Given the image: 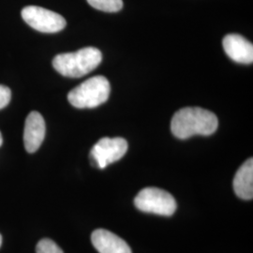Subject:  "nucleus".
<instances>
[{
    "label": "nucleus",
    "mask_w": 253,
    "mask_h": 253,
    "mask_svg": "<svg viewBox=\"0 0 253 253\" xmlns=\"http://www.w3.org/2000/svg\"><path fill=\"white\" fill-rule=\"evenodd\" d=\"M217 126L216 115L200 107L180 109L173 115L171 122L172 134L182 140L193 135H211Z\"/></svg>",
    "instance_id": "nucleus-1"
},
{
    "label": "nucleus",
    "mask_w": 253,
    "mask_h": 253,
    "mask_svg": "<svg viewBox=\"0 0 253 253\" xmlns=\"http://www.w3.org/2000/svg\"><path fill=\"white\" fill-rule=\"evenodd\" d=\"M101 59L102 54L99 49L86 47L73 53L57 54L54 56L53 66L65 77L80 78L95 70Z\"/></svg>",
    "instance_id": "nucleus-2"
},
{
    "label": "nucleus",
    "mask_w": 253,
    "mask_h": 253,
    "mask_svg": "<svg viewBox=\"0 0 253 253\" xmlns=\"http://www.w3.org/2000/svg\"><path fill=\"white\" fill-rule=\"evenodd\" d=\"M110 90V83L104 76H95L73 88L68 100L75 108H95L107 101Z\"/></svg>",
    "instance_id": "nucleus-3"
},
{
    "label": "nucleus",
    "mask_w": 253,
    "mask_h": 253,
    "mask_svg": "<svg viewBox=\"0 0 253 253\" xmlns=\"http://www.w3.org/2000/svg\"><path fill=\"white\" fill-rule=\"evenodd\" d=\"M134 205L139 210L160 216L170 217L176 210V202L172 195L158 188H145L134 199Z\"/></svg>",
    "instance_id": "nucleus-4"
},
{
    "label": "nucleus",
    "mask_w": 253,
    "mask_h": 253,
    "mask_svg": "<svg viewBox=\"0 0 253 253\" xmlns=\"http://www.w3.org/2000/svg\"><path fill=\"white\" fill-rule=\"evenodd\" d=\"M21 14L28 26L42 33L59 32L67 25L60 14L38 6L26 7L22 9Z\"/></svg>",
    "instance_id": "nucleus-5"
},
{
    "label": "nucleus",
    "mask_w": 253,
    "mask_h": 253,
    "mask_svg": "<svg viewBox=\"0 0 253 253\" xmlns=\"http://www.w3.org/2000/svg\"><path fill=\"white\" fill-rule=\"evenodd\" d=\"M127 151L126 140L120 137L102 138L91 149V164L104 169L111 163L122 159Z\"/></svg>",
    "instance_id": "nucleus-6"
},
{
    "label": "nucleus",
    "mask_w": 253,
    "mask_h": 253,
    "mask_svg": "<svg viewBox=\"0 0 253 253\" xmlns=\"http://www.w3.org/2000/svg\"><path fill=\"white\" fill-rule=\"evenodd\" d=\"M45 121L36 111L31 112L26 119L24 144L28 153H34L41 147L45 137Z\"/></svg>",
    "instance_id": "nucleus-7"
},
{
    "label": "nucleus",
    "mask_w": 253,
    "mask_h": 253,
    "mask_svg": "<svg viewBox=\"0 0 253 253\" xmlns=\"http://www.w3.org/2000/svg\"><path fill=\"white\" fill-rule=\"evenodd\" d=\"M222 45L227 55L235 62L251 64L253 61V45L244 37L229 34L224 37Z\"/></svg>",
    "instance_id": "nucleus-8"
},
{
    "label": "nucleus",
    "mask_w": 253,
    "mask_h": 253,
    "mask_svg": "<svg viewBox=\"0 0 253 253\" xmlns=\"http://www.w3.org/2000/svg\"><path fill=\"white\" fill-rule=\"evenodd\" d=\"M91 241L100 253H131L129 246L122 238L104 229L95 230Z\"/></svg>",
    "instance_id": "nucleus-9"
},
{
    "label": "nucleus",
    "mask_w": 253,
    "mask_h": 253,
    "mask_svg": "<svg viewBox=\"0 0 253 253\" xmlns=\"http://www.w3.org/2000/svg\"><path fill=\"white\" fill-rule=\"evenodd\" d=\"M234 190L240 199L253 198V160L251 158L238 169L234 178Z\"/></svg>",
    "instance_id": "nucleus-10"
},
{
    "label": "nucleus",
    "mask_w": 253,
    "mask_h": 253,
    "mask_svg": "<svg viewBox=\"0 0 253 253\" xmlns=\"http://www.w3.org/2000/svg\"><path fill=\"white\" fill-rule=\"evenodd\" d=\"M94 9L105 12H118L123 8L122 0H87Z\"/></svg>",
    "instance_id": "nucleus-11"
},
{
    "label": "nucleus",
    "mask_w": 253,
    "mask_h": 253,
    "mask_svg": "<svg viewBox=\"0 0 253 253\" xmlns=\"http://www.w3.org/2000/svg\"><path fill=\"white\" fill-rule=\"evenodd\" d=\"M37 253H64L63 251L54 243L53 240L44 238L42 239L36 248Z\"/></svg>",
    "instance_id": "nucleus-12"
},
{
    "label": "nucleus",
    "mask_w": 253,
    "mask_h": 253,
    "mask_svg": "<svg viewBox=\"0 0 253 253\" xmlns=\"http://www.w3.org/2000/svg\"><path fill=\"white\" fill-rule=\"evenodd\" d=\"M11 91L8 86L0 84V110L5 108L10 101Z\"/></svg>",
    "instance_id": "nucleus-13"
},
{
    "label": "nucleus",
    "mask_w": 253,
    "mask_h": 253,
    "mask_svg": "<svg viewBox=\"0 0 253 253\" xmlns=\"http://www.w3.org/2000/svg\"><path fill=\"white\" fill-rule=\"evenodd\" d=\"M2 143H3V138H2V134L0 132V146L2 145Z\"/></svg>",
    "instance_id": "nucleus-14"
},
{
    "label": "nucleus",
    "mask_w": 253,
    "mask_h": 253,
    "mask_svg": "<svg viewBox=\"0 0 253 253\" xmlns=\"http://www.w3.org/2000/svg\"><path fill=\"white\" fill-rule=\"evenodd\" d=\"M1 244H2V236L0 235V247H1Z\"/></svg>",
    "instance_id": "nucleus-15"
}]
</instances>
